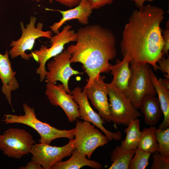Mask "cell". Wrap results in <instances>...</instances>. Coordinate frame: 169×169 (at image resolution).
I'll return each mask as SVG.
<instances>
[{
  "mask_svg": "<svg viewBox=\"0 0 169 169\" xmlns=\"http://www.w3.org/2000/svg\"><path fill=\"white\" fill-rule=\"evenodd\" d=\"M139 8L133 11L122 32L120 47L123 58H130L131 65L148 64L156 71L157 63L164 55L160 24L165 12L150 4Z\"/></svg>",
  "mask_w": 169,
  "mask_h": 169,
  "instance_id": "cell-1",
  "label": "cell"
},
{
  "mask_svg": "<svg viewBox=\"0 0 169 169\" xmlns=\"http://www.w3.org/2000/svg\"><path fill=\"white\" fill-rule=\"evenodd\" d=\"M75 44L67 50L71 54V63H81L89 78L84 88L90 86L101 73H108L109 63L116 55V39L109 29L97 24L79 28Z\"/></svg>",
  "mask_w": 169,
  "mask_h": 169,
  "instance_id": "cell-2",
  "label": "cell"
},
{
  "mask_svg": "<svg viewBox=\"0 0 169 169\" xmlns=\"http://www.w3.org/2000/svg\"><path fill=\"white\" fill-rule=\"evenodd\" d=\"M23 107L24 115H4L2 121L6 124L20 123L31 127L39 134L40 138L38 142L41 143L50 145L53 140L57 138H66L70 140L74 137L75 128L68 130L58 129L38 120L33 108L24 103Z\"/></svg>",
  "mask_w": 169,
  "mask_h": 169,
  "instance_id": "cell-3",
  "label": "cell"
},
{
  "mask_svg": "<svg viewBox=\"0 0 169 169\" xmlns=\"http://www.w3.org/2000/svg\"><path fill=\"white\" fill-rule=\"evenodd\" d=\"M72 26L67 25L64 27L61 32H59L50 39L51 46L49 48L42 45L38 50H34L28 54L30 58L34 59L39 64L36 72L39 75L40 81H44L48 74L45 69L47 61L51 58L54 57L61 53L67 44L76 42L77 33L73 29Z\"/></svg>",
  "mask_w": 169,
  "mask_h": 169,
  "instance_id": "cell-4",
  "label": "cell"
},
{
  "mask_svg": "<svg viewBox=\"0 0 169 169\" xmlns=\"http://www.w3.org/2000/svg\"><path fill=\"white\" fill-rule=\"evenodd\" d=\"M37 18L31 16L29 23L25 27L23 23H20L22 33L20 38L16 41H12L10 46L12 48L8 52L12 59L18 56L25 60H29L30 57L25 53L28 50H31L33 48L35 40L40 37H45L51 39L52 37L51 30L44 31L43 30V24L41 22L38 23L35 26Z\"/></svg>",
  "mask_w": 169,
  "mask_h": 169,
  "instance_id": "cell-5",
  "label": "cell"
},
{
  "mask_svg": "<svg viewBox=\"0 0 169 169\" xmlns=\"http://www.w3.org/2000/svg\"><path fill=\"white\" fill-rule=\"evenodd\" d=\"M148 64L131 65V74L128 84V97L133 107L140 109L141 102L146 95L155 96L156 93L149 75Z\"/></svg>",
  "mask_w": 169,
  "mask_h": 169,
  "instance_id": "cell-6",
  "label": "cell"
},
{
  "mask_svg": "<svg viewBox=\"0 0 169 169\" xmlns=\"http://www.w3.org/2000/svg\"><path fill=\"white\" fill-rule=\"evenodd\" d=\"M35 143L32 135L23 129L11 128L0 135V149L10 157L21 158L30 153Z\"/></svg>",
  "mask_w": 169,
  "mask_h": 169,
  "instance_id": "cell-7",
  "label": "cell"
},
{
  "mask_svg": "<svg viewBox=\"0 0 169 169\" xmlns=\"http://www.w3.org/2000/svg\"><path fill=\"white\" fill-rule=\"evenodd\" d=\"M107 86L110 111L115 124L128 125L141 116L124 93L110 83Z\"/></svg>",
  "mask_w": 169,
  "mask_h": 169,
  "instance_id": "cell-8",
  "label": "cell"
},
{
  "mask_svg": "<svg viewBox=\"0 0 169 169\" xmlns=\"http://www.w3.org/2000/svg\"><path fill=\"white\" fill-rule=\"evenodd\" d=\"M75 138L76 149L80 153L91 158L93 152L100 146H103L110 141L93 125L84 120H76Z\"/></svg>",
  "mask_w": 169,
  "mask_h": 169,
  "instance_id": "cell-9",
  "label": "cell"
},
{
  "mask_svg": "<svg viewBox=\"0 0 169 169\" xmlns=\"http://www.w3.org/2000/svg\"><path fill=\"white\" fill-rule=\"evenodd\" d=\"M76 145L74 139H70L67 144L62 146L35 143L33 145L30 152L32 155V161L41 165L44 169H50L55 163L70 156Z\"/></svg>",
  "mask_w": 169,
  "mask_h": 169,
  "instance_id": "cell-10",
  "label": "cell"
},
{
  "mask_svg": "<svg viewBox=\"0 0 169 169\" xmlns=\"http://www.w3.org/2000/svg\"><path fill=\"white\" fill-rule=\"evenodd\" d=\"M71 54L67 49L54 57L53 60L47 65L49 71L45 78L47 83L55 84L58 81L61 82L66 91L70 95H72L68 86V81L70 77L74 75L83 74L71 67Z\"/></svg>",
  "mask_w": 169,
  "mask_h": 169,
  "instance_id": "cell-11",
  "label": "cell"
},
{
  "mask_svg": "<svg viewBox=\"0 0 169 169\" xmlns=\"http://www.w3.org/2000/svg\"><path fill=\"white\" fill-rule=\"evenodd\" d=\"M74 101L79 106V112L80 118L92 123L99 128L107 137L110 141L120 140L122 137L120 131L111 132L106 129L103 125L105 120L95 112L90 105L85 90L82 91L79 87L75 88L72 92Z\"/></svg>",
  "mask_w": 169,
  "mask_h": 169,
  "instance_id": "cell-12",
  "label": "cell"
},
{
  "mask_svg": "<svg viewBox=\"0 0 169 169\" xmlns=\"http://www.w3.org/2000/svg\"><path fill=\"white\" fill-rule=\"evenodd\" d=\"M45 95L53 105L59 106L64 111L69 121L72 122L80 118L79 106L73 95L68 93L63 84L47 83Z\"/></svg>",
  "mask_w": 169,
  "mask_h": 169,
  "instance_id": "cell-13",
  "label": "cell"
},
{
  "mask_svg": "<svg viewBox=\"0 0 169 169\" xmlns=\"http://www.w3.org/2000/svg\"><path fill=\"white\" fill-rule=\"evenodd\" d=\"M105 77L100 74L89 86L84 88L88 99L98 111L100 115L107 122L112 121L107 95V84L104 81Z\"/></svg>",
  "mask_w": 169,
  "mask_h": 169,
  "instance_id": "cell-14",
  "label": "cell"
},
{
  "mask_svg": "<svg viewBox=\"0 0 169 169\" xmlns=\"http://www.w3.org/2000/svg\"><path fill=\"white\" fill-rule=\"evenodd\" d=\"M91 5L87 0H80L79 3L73 8L67 10H57L62 15L58 22L54 23L50 28L52 32L57 33L61 27L66 22L73 19L78 20L81 24L86 25L89 23V18L92 12Z\"/></svg>",
  "mask_w": 169,
  "mask_h": 169,
  "instance_id": "cell-15",
  "label": "cell"
},
{
  "mask_svg": "<svg viewBox=\"0 0 169 169\" xmlns=\"http://www.w3.org/2000/svg\"><path fill=\"white\" fill-rule=\"evenodd\" d=\"M9 54L7 50L4 54L0 53V79L3 83L2 91L12 107L11 92L18 88L19 85L15 76L17 71L13 70Z\"/></svg>",
  "mask_w": 169,
  "mask_h": 169,
  "instance_id": "cell-16",
  "label": "cell"
},
{
  "mask_svg": "<svg viewBox=\"0 0 169 169\" xmlns=\"http://www.w3.org/2000/svg\"><path fill=\"white\" fill-rule=\"evenodd\" d=\"M130 61V58L127 56L123 58L122 60L118 59L115 64H111L110 70L113 76L110 84L122 91L127 97L128 84L131 74Z\"/></svg>",
  "mask_w": 169,
  "mask_h": 169,
  "instance_id": "cell-17",
  "label": "cell"
},
{
  "mask_svg": "<svg viewBox=\"0 0 169 169\" xmlns=\"http://www.w3.org/2000/svg\"><path fill=\"white\" fill-rule=\"evenodd\" d=\"M149 75L157 94L161 109L164 115V120L158 129H165L169 126V88L158 79L150 68Z\"/></svg>",
  "mask_w": 169,
  "mask_h": 169,
  "instance_id": "cell-18",
  "label": "cell"
},
{
  "mask_svg": "<svg viewBox=\"0 0 169 169\" xmlns=\"http://www.w3.org/2000/svg\"><path fill=\"white\" fill-rule=\"evenodd\" d=\"M140 109L144 116L145 123L150 126L158 122L162 114L158 98L149 94L142 99Z\"/></svg>",
  "mask_w": 169,
  "mask_h": 169,
  "instance_id": "cell-19",
  "label": "cell"
},
{
  "mask_svg": "<svg viewBox=\"0 0 169 169\" xmlns=\"http://www.w3.org/2000/svg\"><path fill=\"white\" fill-rule=\"evenodd\" d=\"M71 155L67 161L55 163L51 169H79L85 166L99 169L102 166L100 162L87 158L86 155L79 152L76 148L73 150Z\"/></svg>",
  "mask_w": 169,
  "mask_h": 169,
  "instance_id": "cell-20",
  "label": "cell"
},
{
  "mask_svg": "<svg viewBox=\"0 0 169 169\" xmlns=\"http://www.w3.org/2000/svg\"><path fill=\"white\" fill-rule=\"evenodd\" d=\"M135 150L126 149L120 146H116L111 155V161L112 163L109 169H129L130 162Z\"/></svg>",
  "mask_w": 169,
  "mask_h": 169,
  "instance_id": "cell-21",
  "label": "cell"
},
{
  "mask_svg": "<svg viewBox=\"0 0 169 169\" xmlns=\"http://www.w3.org/2000/svg\"><path fill=\"white\" fill-rule=\"evenodd\" d=\"M124 131L126 134V136L125 139L122 141L120 146L126 149L136 150L141 135L138 118L129 124L127 127L124 130Z\"/></svg>",
  "mask_w": 169,
  "mask_h": 169,
  "instance_id": "cell-22",
  "label": "cell"
},
{
  "mask_svg": "<svg viewBox=\"0 0 169 169\" xmlns=\"http://www.w3.org/2000/svg\"><path fill=\"white\" fill-rule=\"evenodd\" d=\"M153 126L144 128L141 131L137 148L146 152L153 153L158 151V146Z\"/></svg>",
  "mask_w": 169,
  "mask_h": 169,
  "instance_id": "cell-23",
  "label": "cell"
},
{
  "mask_svg": "<svg viewBox=\"0 0 169 169\" xmlns=\"http://www.w3.org/2000/svg\"><path fill=\"white\" fill-rule=\"evenodd\" d=\"M155 131L158 144V152L161 155L169 158V127L160 130L155 127Z\"/></svg>",
  "mask_w": 169,
  "mask_h": 169,
  "instance_id": "cell-24",
  "label": "cell"
},
{
  "mask_svg": "<svg viewBox=\"0 0 169 169\" xmlns=\"http://www.w3.org/2000/svg\"><path fill=\"white\" fill-rule=\"evenodd\" d=\"M135 155L130 162L129 169H145L149 165L151 154L137 148Z\"/></svg>",
  "mask_w": 169,
  "mask_h": 169,
  "instance_id": "cell-25",
  "label": "cell"
},
{
  "mask_svg": "<svg viewBox=\"0 0 169 169\" xmlns=\"http://www.w3.org/2000/svg\"><path fill=\"white\" fill-rule=\"evenodd\" d=\"M151 169H169V158L161 155L158 152L153 153Z\"/></svg>",
  "mask_w": 169,
  "mask_h": 169,
  "instance_id": "cell-26",
  "label": "cell"
},
{
  "mask_svg": "<svg viewBox=\"0 0 169 169\" xmlns=\"http://www.w3.org/2000/svg\"><path fill=\"white\" fill-rule=\"evenodd\" d=\"M166 29L162 32V36L164 41V46L162 50L163 54L168 55L169 50V23L167 21L166 24Z\"/></svg>",
  "mask_w": 169,
  "mask_h": 169,
  "instance_id": "cell-27",
  "label": "cell"
},
{
  "mask_svg": "<svg viewBox=\"0 0 169 169\" xmlns=\"http://www.w3.org/2000/svg\"><path fill=\"white\" fill-rule=\"evenodd\" d=\"M159 64L158 69L166 73L165 77L166 78H169V57L167 55V58L162 57L158 62Z\"/></svg>",
  "mask_w": 169,
  "mask_h": 169,
  "instance_id": "cell-28",
  "label": "cell"
},
{
  "mask_svg": "<svg viewBox=\"0 0 169 169\" xmlns=\"http://www.w3.org/2000/svg\"><path fill=\"white\" fill-rule=\"evenodd\" d=\"M93 9H98L106 5L111 4L114 0H87Z\"/></svg>",
  "mask_w": 169,
  "mask_h": 169,
  "instance_id": "cell-29",
  "label": "cell"
},
{
  "mask_svg": "<svg viewBox=\"0 0 169 169\" xmlns=\"http://www.w3.org/2000/svg\"><path fill=\"white\" fill-rule=\"evenodd\" d=\"M66 7L71 8L77 6L80 0H54Z\"/></svg>",
  "mask_w": 169,
  "mask_h": 169,
  "instance_id": "cell-30",
  "label": "cell"
},
{
  "mask_svg": "<svg viewBox=\"0 0 169 169\" xmlns=\"http://www.w3.org/2000/svg\"><path fill=\"white\" fill-rule=\"evenodd\" d=\"M18 168L19 169H44L41 165L32 161L29 162L25 166H21Z\"/></svg>",
  "mask_w": 169,
  "mask_h": 169,
  "instance_id": "cell-31",
  "label": "cell"
},
{
  "mask_svg": "<svg viewBox=\"0 0 169 169\" xmlns=\"http://www.w3.org/2000/svg\"><path fill=\"white\" fill-rule=\"evenodd\" d=\"M133 2L137 8H139L143 5L144 2L146 1L152 2L155 0H131Z\"/></svg>",
  "mask_w": 169,
  "mask_h": 169,
  "instance_id": "cell-32",
  "label": "cell"
},
{
  "mask_svg": "<svg viewBox=\"0 0 169 169\" xmlns=\"http://www.w3.org/2000/svg\"><path fill=\"white\" fill-rule=\"evenodd\" d=\"M159 79L164 85L169 88V79L166 78L165 79L160 78Z\"/></svg>",
  "mask_w": 169,
  "mask_h": 169,
  "instance_id": "cell-33",
  "label": "cell"
},
{
  "mask_svg": "<svg viewBox=\"0 0 169 169\" xmlns=\"http://www.w3.org/2000/svg\"><path fill=\"white\" fill-rule=\"evenodd\" d=\"M31 0L32 1H36L37 2H38L42 0ZM48 0L49 1V2L50 3H52L53 2V1L54 0Z\"/></svg>",
  "mask_w": 169,
  "mask_h": 169,
  "instance_id": "cell-34",
  "label": "cell"
}]
</instances>
